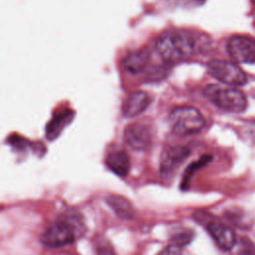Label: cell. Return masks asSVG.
Masks as SVG:
<instances>
[{"label":"cell","mask_w":255,"mask_h":255,"mask_svg":"<svg viewBox=\"0 0 255 255\" xmlns=\"http://www.w3.org/2000/svg\"><path fill=\"white\" fill-rule=\"evenodd\" d=\"M171 131L178 136H187L198 133L205 126L201 113L193 107H178L168 116Z\"/></svg>","instance_id":"2"},{"label":"cell","mask_w":255,"mask_h":255,"mask_svg":"<svg viewBox=\"0 0 255 255\" xmlns=\"http://www.w3.org/2000/svg\"><path fill=\"white\" fill-rule=\"evenodd\" d=\"M227 51L237 63H255V39L247 36H233L228 40Z\"/></svg>","instance_id":"6"},{"label":"cell","mask_w":255,"mask_h":255,"mask_svg":"<svg viewBox=\"0 0 255 255\" xmlns=\"http://www.w3.org/2000/svg\"><path fill=\"white\" fill-rule=\"evenodd\" d=\"M156 255H182V247L171 243L159 251Z\"/></svg>","instance_id":"20"},{"label":"cell","mask_w":255,"mask_h":255,"mask_svg":"<svg viewBox=\"0 0 255 255\" xmlns=\"http://www.w3.org/2000/svg\"><path fill=\"white\" fill-rule=\"evenodd\" d=\"M151 131L147 126L139 123L128 125L125 129L127 143L135 150H144L151 143Z\"/></svg>","instance_id":"9"},{"label":"cell","mask_w":255,"mask_h":255,"mask_svg":"<svg viewBox=\"0 0 255 255\" xmlns=\"http://www.w3.org/2000/svg\"><path fill=\"white\" fill-rule=\"evenodd\" d=\"M200 222H202V224L204 223L206 230L221 249L225 251L233 249L236 243V235L228 225L213 220L212 218L206 219L205 215L204 219L200 220Z\"/></svg>","instance_id":"7"},{"label":"cell","mask_w":255,"mask_h":255,"mask_svg":"<svg viewBox=\"0 0 255 255\" xmlns=\"http://www.w3.org/2000/svg\"><path fill=\"white\" fill-rule=\"evenodd\" d=\"M203 94L214 106L229 113H242L247 108L246 96L232 87L209 85Z\"/></svg>","instance_id":"3"},{"label":"cell","mask_w":255,"mask_h":255,"mask_svg":"<svg viewBox=\"0 0 255 255\" xmlns=\"http://www.w3.org/2000/svg\"><path fill=\"white\" fill-rule=\"evenodd\" d=\"M224 215L229 222L239 229H250L253 226L252 216L238 207L228 208Z\"/></svg>","instance_id":"15"},{"label":"cell","mask_w":255,"mask_h":255,"mask_svg":"<svg viewBox=\"0 0 255 255\" xmlns=\"http://www.w3.org/2000/svg\"><path fill=\"white\" fill-rule=\"evenodd\" d=\"M245 131H246L248 137L250 138V140L255 142V125H253V124L249 125V128Z\"/></svg>","instance_id":"21"},{"label":"cell","mask_w":255,"mask_h":255,"mask_svg":"<svg viewBox=\"0 0 255 255\" xmlns=\"http://www.w3.org/2000/svg\"><path fill=\"white\" fill-rule=\"evenodd\" d=\"M150 53L146 49L130 52L124 59V67L130 74H137L145 69L147 66Z\"/></svg>","instance_id":"13"},{"label":"cell","mask_w":255,"mask_h":255,"mask_svg":"<svg viewBox=\"0 0 255 255\" xmlns=\"http://www.w3.org/2000/svg\"><path fill=\"white\" fill-rule=\"evenodd\" d=\"M73 119L71 111H64L57 116H54L53 120L49 123L46 128V137L50 140H53L63 130V128L71 122Z\"/></svg>","instance_id":"14"},{"label":"cell","mask_w":255,"mask_h":255,"mask_svg":"<svg viewBox=\"0 0 255 255\" xmlns=\"http://www.w3.org/2000/svg\"><path fill=\"white\" fill-rule=\"evenodd\" d=\"M76 216H69L68 219L58 220L47 227L41 236L44 245L51 248H60L71 244L81 228L80 220Z\"/></svg>","instance_id":"4"},{"label":"cell","mask_w":255,"mask_h":255,"mask_svg":"<svg viewBox=\"0 0 255 255\" xmlns=\"http://www.w3.org/2000/svg\"><path fill=\"white\" fill-rule=\"evenodd\" d=\"M211 160V156L210 155H204L202 157H200L197 161L192 162L185 170L182 180H181V184H180V188L182 190L188 189L189 188V184H190V180L193 176V174L200 169L202 166H204L206 163H208Z\"/></svg>","instance_id":"16"},{"label":"cell","mask_w":255,"mask_h":255,"mask_svg":"<svg viewBox=\"0 0 255 255\" xmlns=\"http://www.w3.org/2000/svg\"><path fill=\"white\" fill-rule=\"evenodd\" d=\"M155 49L162 60L175 63L190 58L196 50V40L185 30H168L160 34Z\"/></svg>","instance_id":"1"},{"label":"cell","mask_w":255,"mask_h":255,"mask_svg":"<svg viewBox=\"0 0 255 255\" xmlns=\"http://www.w3.org/2000/svg\"><path fill=\"white\" fill-rule=\"evenodd\" d=\"M151 98L145 92L131 93L123 105V114L126 118H134L142 114L150 105Z\"/></svg>","instance_id":"10"},{"label":"cell","mask_w":255,"mask_h":255,"mask_svg":"<svg viewBox=\"0 0 255 255\" xmlns=\"http://www.w3.org/2000/svg\"><path fill=\"white\" fill-rule=\"evenodd\" d=\"M106 201L119 218L130 220L135 217V209L127 198L117 194H110L107 196Z\"/></svg>","instance_id":"12"},{"label":"cell","mask_w":255,"mask_h":255,"mask_svg":"<svg viewBox=\"0 0 255 255\" xmlns=\"http://www.w3.org/2000/svg\"><path fill=\"white\" fill-rule=\"evenodd\" d=\"M236 250L234 255H255V244L248 237H241L236 240Z\"/></svg>","instance_id":"18"},{"label":"cell","mask_w":255,"mask_h":255,"mask_svg":"<svg viewBox=\"0 0 255 255\" xmlns=\"http://www.w3.org/2000/svg\"><path fill=\"white\" fill-rule=\"evenodd\" d=\"M96 250L98 255H117L113 245L106 238L97 239Z\"/></svg>","instance_id":"19"},{"label":"cell","mask_w":255,"mask_h":255,"mask_svg":"<svg viewBox=\"0 0 255 255\" xmlns=\"http://www.w3.org/2000/svg\"><path fill=\"white\" fill-rule=\"evenodd\" d=\"M108 168L119 176H127L130 168L129 156L126 150L116 148L111 150L106 157Z\"/></svg>","instance_id":"11"},{"label":"cell","mask_w":255,"mask_h":255,"mask_svg":"<svg viewBox=\"0 0 255 255\" xmlns=\"http://www.w3.org/2000/svg\"><path fill=\"white\" fill-rule=\"evenodd\" d=\"M194 237V232L188 228H179L173 231L171 235V243L178 245L180 247L188 244L192 241Z\"/></svg>","instance_id":"17"},{"label":"cell","mask_w":255,"mask_h":255,"mask_svg":"<svg viewBox=\"0 0 255 255\" xmlns=\"http://www.w3.org/2000/svg\"><path fill=\"white\" fill-rule=\"evenodd\" d=\"M189 153L190 150L186 146L175 145L165 147L161 152L159 160V169L161 174H172L176 168L185 160Z\"/></svg>","instance_id":"8"},{"label":"cell","mask_w":255,"mask_h":255,"mask_svg":"<svg viewBox=\"0 0 255 255\" xmlns=\"http://www.w3.org/2000/svg\"><path fill=\"white\" fill-rule=\"evenodd\" d=\"M208 73L217 81L228 86H243L247 75L235 63L223 60H212L207 64Z\"/></svg>","instance_id":"5"}]
</instances>
